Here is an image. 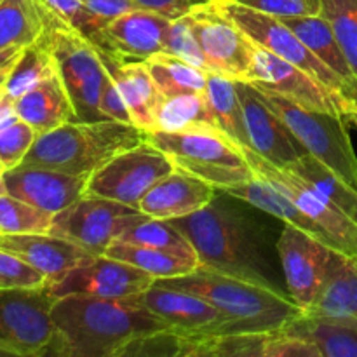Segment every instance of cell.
<instances>
[{
    "mask_svg": "<svg viewBox=\"0 0 357 357\" xmlns=\"http://www.w3.org/2000/svg\"><path fill=\"white\" fill-rule=\"evenodd\" d=\"M227 194L215 195L208 206L181 218L167 220L188 239L201 267L286 291L278 243H271L261 220L250 202Z\"/></svg>",
    "mask_w": 357,
    "mask_h": 357,
    "instance_id": "cell-1",
    "label": "cell"
},
{
    "mask_svg": "<svg viewBox=\"0 0 357 357\" xmlns=\"http://www.w3.org/2000/svg\"><path fill=\"white\" fill-rule=\"evenodd\" d=\"M54 337L47 356L119 357L131 342L173 330L135 298L66 295L52 305Z\"/></svg>",
    "mask_w": 357,
    "mask_h": 357,
    "instance_id": "cell-2",
    "label": "cell"
},
{
    "mask_svg": "<svg viewBox=\"0 0 357 357\" xmlns=\"http://www.w3.org/2000/svg\"><path fill=\"white\" fill-rule=\"evenodd\" d=\"M155 282L201 296L218 309L222 323L213 335L282 330L303 314L288 293L275 291L267 286L222 274L201 265L190 274L159 279Z\"/></svg>",
    "mask_w": 357,
    "mask_h": 357,
    "instance_id": "cell-3",
    "label": "cell"
},
{
    "mask_svg": "<svg viewBox=\"0 0 357 357\" xmlns=\"http://www.w3.org/2000/svg\"><path fill=\"white\" fill-rule=\"evenodd\" d=\"M146 139L149 132L128 122L70 121L38 135L20 166L89 178L108 160Z\"/></svg>",
    "mask_w": 357,
    "mask_h": 357,
    "instance_id": "cell-4",
    "label": "cell"
},
{
    "mask_svg": "<svg viewBox=\"0 0 357 357\" xmlns=\"http://www.w3.org/2000/svg\"><path fill=\"white\" fill-rule=\"evenodd\" d=\"M44 40L54 58L56 73L75 108L77 121H107L100 110V98L110 73L96 45L52 13Z\"/></svg>",
    "mask_w": 357,
    "mask_h": 357,
    "instance_id": "cell-5",
    "label": "cell"
},
{
    "mask_svg": "<svg viewBox=\"0 0 357 357\" xmlns=\"http://www.w3.org/2000/svg\"><path fill=\"white\" fill-rule=\"evenodd\" d=\"M149 142L162 150L176 169L208 181L216 190L255 178L243 150L222 132L153 131L149 132Z\"/></svg>",
    "mask_w": 357,
    "mask_h": 357,
    "instance_id": "cell-6",
    "label": "cell"
},
{
    "mask_svg": "<svg viewBox=\"0 0 357 357\" xmlns=\"http://www.w3.org/2000/svg\"><path fill=\"white\" fill-rule=\"evenodd\" d=\"M260 93L268 107L298 139L303 150L333 169L357 190V155L349 135L351 124L347 119L326 112L309 110L279 94Z\"/></svg>",
    "mask_w": 357,
    "mask_h": 357,
    "instance_id": "cell-7",
    "label": "cell"
},
{
    "mask_svg": "<svg viewBox=\"0 0 357 357\" xmlns=\"http://www.w3.org/2000/svg\"><path fill=\"white\" fill-rule=\"evenodd\" d=\"M213 2L251 38L255 45L267 49L268 52L275 54L278 58L298 66L300 70H303L310 77L319 80L321 84L338 91V93L357 103L356 87L351 86L347 80L342 79L338 73H335L330 66L324 65L296 37L295 31L289 26H286L279 17L251 9V7L236 2V0H213Z\"/></svg>",
    "mask_w": 357,
    "mask_h": 357,
    "instance_id": "cell-8",
    "label": "cell"
},
{
    "mask_svg": "<svg viewBox=\"0 0 357 357\" xmlns=\"http://www.w3.org/2000/svg\"><path fill=\"white\" fill-rule=\"evenodd\" d=\"M49 286L0 288V356L44 357L54 337Z\"/></svg>",
    "mask_w": 357,
    "mask_h": 357,
    "instance_id": "cell-9",
    "label": "cell"
},
{
    "mask_svg": "<svg viewBox=\"0 0 357 357\" xmlns=\"http://www.w3.org/2000/svg\"><path fill=\"white\" fill-rule=\"evenodd\" d=\"M176 169L173 160L149 139L108 160L87 180L86 195L138 208L162 178Z\"/></svg>",
    "mask_w": 357,
    "mask_h": 357,
    "instance_id": "cell-10",
    "label": "cell"
},
{
    "mask_svg": "<svg viewBox=\"0 0 357 357\" xmlns=\"http://www.w3.org/2000/svg\"><path fill=\"white\" fill-rule=\"evenodd\" d=\"M149 216L138 208L103 197L84 195L52 216L49 234L72 241L93 255H105L107 248L126 230Z\"/></svg>",
    "mask_w": 357,
    "mask_h": 357,
    "instance_id": "cell-11",
    "label": "cell"
},
{
    "mask_svg": "<svg viewBox=\"0 0 357 357\" xmlns=\"http://www.w3.org/2000/svg\"><path fill=\"white\" fill-rule=\"evenodd\" d=\"M241 150L253 169L255 176L261 178L272 187L278 188L279 192L288 195L305 215H309L317 225L323 227L337 244V251L349 255V257H357V222H354L347 213L342 211L314 185H310L309 181L300 178L293 171L274 166L261 155L255 153L253 150Z\"/></svg>",
    "mask_w": 357,
    "mask_h": 357,
    "instance_id": "cell-12",
    "label": "cell"
},
{
    "mask_svg": "<svg viewBox=\"0 0 357 357\" xmlns=\"http://www.w3.org/2000/svg\"><path fill=\"white\" fill-rule=\"evenodd\" d=\"M250 84L264 93L279 94L309 110L342 115L345 119L357 112L356 101L258 45L255 49V68Z\"/></svg>",
    "mask_w": 357,
    "mask_h": 357,
    "instance_id": "cell-13",
    "label": "cell"
},
{
    "mask_svg": "<svg viewBox=\"0 0 357 357\" xmlns=\"http://www.w3.org/2000/svg\"><path fill=\"white\" fill-rule=\"evenodd\" d=\"M187 20L211 66V72L250 82L257 49L251 38L223 14L215 2L195 7L187 14Z\"/></svg>",
    "mask_w": 357,
    "mask_h": 357,
    "instance_id": "cell-14",
    "label": "cell"
},
{
    "mask_svg": "<svg viewBox=\"0 0 357 357\" xmlns=\"http://www.w3.org/2000/svg\"><path fill=\"white\" fill-rule=\"evenodd\" d=\"M278 253L286 291L305 312L326 281L335 250L310 234L282 223L278 237Z\"/></svg>",
    "mask_w": 357,
    "mask_h": 357,
    "instance_id": "cell-15",
    "label": "cell"
},
{
    "mask_svg": "<svg viewBox=\"0 0 357 357\" xmlns=\"http://www.w3.org/2000/svg\"><path fill=\"white\" fill-rule=\"evenodd\" d=\"M155 282L152 275L126 261L107 255H96L63 274L58 281L47 282L49 291L61 298L66 295H86L98 298L126 300L139 295Z\"/></svg>",
    "mask_w": 357,
    "mask_h": 357,
    "instance_id": "cell-16",
    "label": "cell"
},
{
    "mask_svg": "<svg viewBox=\"0 0 357 357\" xmlns=\"http://www.w3.org/2000/svg\"><path fill=\"white\" fill-rule=\"evenodd\" d=\"M236 84L243 103L250 150L278 167H288L289 164L305 155L307 152L303 146L278 117V114L268 107L264 94L250 82L236 80Z\"/></svg>",
    "mask_w": 357,
    "mask_h": 357,
    "instance_id": "cell-17",
    "label": "cell"
},
{
    "mask_svg": "<svg viewBox=\"0 0 357 357\" xmlns=\"http://www.w3.org/2000/svg\"><path fill=\"white\" fill-rule=\"evenodd\" d=\"M171 20L145 9H132L93 33L89 40L119 59L146 61L164 51Z\"/></svg>",
    "mask_w": 357,
    "mask_h": 357,
    "instance_id": "cell-18",
    "label": "cell"
},
{
    "mask_svg": "<svg viewBox=\"0 0 357 357\" xmlns=\"http://www.w3.org/2000/svg\"><path fill=\"white\" fill-rule=\"evenodd\" d=\"M87 180L44 167L17 166L6 171L3 187L7 194L56 215L86 195Z\"/></svg>",
    "mask_w": 357,
    "mask_h": 357,
    "instance_id": "cell-19",
    "label": "cell"
},
{
    "mask_svg": "<svg viewBox=\"0 0 357 357\" xmlns=\"http://www.w3.org/2000/svg\"><path fill=\"white\" fill-rule=\"evenodd\" d=\"M132 298L180 333L213 335L222 323V314L204 298L157 282Z\"/></svg>",
    "mask_w": 357,
    "mask_h": 357,
    "instance_id": "cell-20",
    "label": "cell"
},
{
    "mask_svg": "<svg viewBox=\"0 0 357 357\" xmlns=\"http://www.w3.org/2000/svg\"><path fill=\"white\" fill-rule=\"evenodd\" d=\"M0 250L21 258L54 282L96 255L52 234H0Z\"/></svg>",
    "mask_w": 357,
    "mask_h": 357,
    "instance_id": "cell-21",
    "label": "cell"
},
{
    "mask_svg": "<svg viewBox=\"0 0 357 357\" xmlns=\"http://www.w3.org/2000/svg\"><path fill=\"white\" fill-rule=\"evenodd\" d=\"M98 52L131 112L132 124L146 132L155 131L157 115L164 103V96L153 82L145 61L119 59L101 49H98Z\"/></svg>",
    "mask_w": 357,
    "mask_h": 357,
    "instance_id": "cell-22",
    "label": "cell"
},
{
    "mask_svg": "<svg viewBox=\"0 0 357 357\" xmlns=\"http://www.w3.org/2000/svg\"><path fill=\"white\" fill-rule=\"evenodd\" d=\"M215 195L216 188L208 181L174 169L142 199L138 209L149 218L174 220L202 209Z\"/></svg>",
    "mask_w": 357,
    "mask_h": 357,
    "instance_id": "cell-23",
    "label": "cell"
},
{
    "mask_svg": "<svg viewBox=\"0 0 357 357\" xmlns=\"http://www.w3.org/2000/svg\"><path fill=\"white\" fill-rule=\"evenodd\" d=\"M305 314L357 328V257L335 251L326 281Z\"/></svg>",
    "mask_w": 357,
    "mask_h": 357,
    "instance_id": "cell-24",
    "label": "cell"
},
{
    "mask_svg": "<svg viewBox=\"0 0 357 357\" xmlns=\"http://www.w3.org/2000/svg\"><path fill=\"white\" fill-rule=\"evenodd\" d=\"M14 108L17 117L30 124L37 135L51 131L65 122L77 121L75 108L58 73L14 100Z\"/></svg>",
    "mask_w": 357,
    "mask_h": 357,
    "instance_id": "cell-25",
    "label": "cell"
},
{
    "mask_svg": "<svg viewBox=\"0 0 357 357\" xmlns=\"http://www.w3.org/2000/svg\"><path fill=\"white\" fill-rule=\"evenodd\" d=\"M225 192L227 194L234 195V197L250 202V204L261 209V211L268 213V215L274 216L279 222L288 223V225H293L296 227V229L303 230V232L310 234L312 237L323 241L326 246L333 248V250L337 251V244H335V241L331 239V236L323 229V227L317 225L309 215H305L288 195L279 192L278 188L272 187L271 183H267V181L261 180V178L255 176L253 180L246 181V183L236 185V187L227 188Z\"/></svg>",
    "mask_w": 357,
    "mask_h": 357,
    "instance_id": "cell-26",
    "label": "cell"
},
{
    "mask_svg": "<svg viewBox=\"0 0 357 357\" xmlns=\"http://www.w3.org/2000/svg\"><path fill=\"white\" fill-rule=\"evenodd\" d=\"M282 330L312 344L319 357H357V328L351 324L303 312Z\"/></svg>",
    "mask_w": 357,
    "mask_h": 357,
    "instance_id": "cell-27",
    "label": "cell"
},
{
    "mask_svg": "<svg viewBox=\"0 0 357 357\" xmlns=\"http://www.w3.org/2000/svg\"><path fill=\"white\" fill-rule=\"evenodd\" d=\"M51 10L40 0H3L0 3V51L26 47L45 33Z\"/></svg>",
    "mask_w": 357,
    "mask_h": 357,
    "instance_id": "cell-28",
    "label": "cell"
},
{
    "mask_svg": "<svg viewBox=\"0 0 357 357\" xmlns=\"http://www.w3.org/2000/svg\"><path fill=\"white\" fill-rule=\"evenodd\" d=\"M286 26L295 31L296 37L335 73L347 80L357 89V77L352 72L347 61V56L342 51L330 23L321 14L317 16H296V17H279Z\"/></svg>",
    "mask_w": 357,
    "mask_h": 357,
    "instance_id": "cell-29",
    "label": "cell"
},
{
    "mask_svg": "<svg viewBox=\"0 0 357 357\" xmlns=\"http://www.w3.org/2000/svg\"><path fill=\"white\" fill-rule=\"evenodd\" d=\"M155 131H213L225 135L213 114L206 93L166 98L157 115Z\"/></svg>",
    "mask_w": 357,
    "mask_h": 357,
    "instance_id": "cell-30",
    "label": "cell"
},
{
    "mask_svg": "<svg viewBox=\"0 0 357 357\" xmlns=\"http://www.w3.org/2000/svg\"><path fill=\"white\" fill-rule=\"evenodd\" d=\"M145 65L164 100L181 94L206 93L209 72L190 65L176 56L159 52L146 59Z\"/></svg>",
    "mask_w": 357,
    "mask_h": 357,
    "instance_id": "cell-31",
    "label": "cell"
},
{
    "mask_svg": "<svg viewBox=\"0 0 357 357\" xmlns=\"http://www.w3.org/2000/svg\"><path fill=\"white\" fill-rule=\"evenodd\" d=\"M105 255L146 272L155 281L180 278V275L190 274L192 271L199 267V260H195V258L180 257V255L167 253V251L126 243H112L105 251Z\"/></svg>",
    "mask_w": 357,
    "mask_h": 357,
    "instance_id": "cell-32",
    "label": "cell"
},
{
    "mask_svg": "<svg viewBox=\"0 0 357 357\" xmlns=\"http://www.w3.org/2000/svg\"><path fill=\"white\" fill-rule=\"evenodd\" d=\"M206 94L213 114L227 138L232 139L239 149H250L246 126H244L243 103L237 93L236 80L222 73L209 72Z\"/></svg>",
    "mask_w": 357,
    "mask_h": 357,
    "instance_id": "cell-33",
    "label": "cell"
},
{
    "mask_svg": "<svg viewBox=\"0 0 357 357\" xmlns=\"http://www.w3.org/2000/svg\"><path fill=\"white\" fill-rule=\"evenodd\" d=\"M286 169L293 171L300 178L314 185L321 194L326 195L333 204H337L342 211L347 213L354 222H357V190H354L344 178L338 176L333 169L324 166L310 153L302 155L298 160L289 164Z\"/></svg>",
    "mask_w": 357,
    "mask_h": 357,
    "instance_id": "cell-34",
    "label": "cell"
},
{
    "mask_svg": "<svg viewBox=\"0 0 357 357\" xmlns=\"http://www.w3.org/2000/svg\"><path fill=\"white\" fill-rule=\"evenodd\" d=\"M52 75H56V63L42 35L37 42L23 49L20 59L7 77L3 91L13 100H17L31 87Z\"/></svg>",
    "mask_w": 357,
    "mask_h": 357,
    "instance_id": "cell-35",
    "label": "cell"
},
{
    "mask_svg": "<svg viewBox=\"0 0 357 357\" xmlns=\"http://www.w3.org/2000/svg\"><path fill=\"white\" fill-rule=\"evenodd\" d=\"M115 243L153 248V250L167 251V253L197 260V255H195L194 248L188 243L187 237L167 220L145 218L143 222L136 223L135 227L126 230Z\"/></svg>",
    "mask_w": 357,
    "mask_h": 357,
    "instance_id": "cell-36",
    "label": "cell"
},
{
    "mask_svg": "<svg viewBox=\"0 0 357 357\" xmlns=\"http://www.w3.org/2000/svg\"><path fill=\"white\" fill-rule=\"evenodd\" d=\"M52 216L7 192L0 194V234H47Z\"/></svg>",
    "mask_w": 357,
    "mask_h": 357,
    "instance_id": "cell-37",
    "label": "cell"
},
{
    "mask_svg": "<svg viewBox=\"0 0 357 357\" xmlns=\"http://www.w3.org/2000/svg\"><path fill=\"white\" fill-rule=\"evenodd\" d=\"M321 16L330 23L357 77V0H321Z\"/></svg>",
    "mask_w": 357,
    "mask_h": 357,
    "instance_id": "cell-38",
    "label": "cell"
},
{
    "mask_svg": "<svg viewBox=\"0 0 357 357\" xmlns=\"http://www.w3.org/2000/svg\"><path fill=\"white\" fill-rule=\"evenodd\" d=\"M162 52L176 56V58L183 59V61L190 63L194 66H199V68L206 70V72H211V66H209L208 59H206L204 52H202L201 45H199L197 37L192 31L187 16H181L178 20L171 21L169 33H167L166 45H164Z\"/></svg>",
    "mask_w": 357,
    "mask_h": 357,
    "instance_id": "cell-39",
    "label": "cell"
},
{
    "mask_svg": "<svg viewBox=\"0 0 357 357\" xmlns=\"http://www.w3.org/2000/svg\"><path fill=\"white\" fill-rule=\"evenodd\" d=\"M37 136V131L21 119L0 129V162L6 169H14L23 162Z\"/></svg>",
    "mask_w": 357,
    "mask_h": 357,
    "instance_id": "cell-40",
    "label": "cell"
},
{
    "mask_svg": "<svg viewBox=\"0 0 357 357\" xmlns=\"http://www.w3.org/2000/svg\"><path fill=\"white\" fill-rule=\"evenodd\" d=\"M138 9L135 0H86V13L77 30L89 38L122 14Z\"/></svg>",
    "mask_w": 357,
    "mask_h": 357,
    "instance_id": "cell-41",
    "label": "cell"
},
{
    "mask_svg": "<svg viewBox=\"0 0 357 357\" xmlns=\"http://www.w3.org/2000/svg\"><path fill=\"white\" fill-rule=\"evenodd\" d=\"M44 284L47 279L37 268L0 250V288H38Z\"/></svg>",
    "mask_w": 357,
    "mask_h": 357,
    "instance_id": "cell-42",
    "label": "cell"
},
{
    "mask_svg": "<svg viewBox=\"0 0 357 357\" xmlns=\"http://www.w3.org/2000/svg\"><path fill=\"white\" fill-rule=\"evenodd\" d=\"M236 2L275 17L317 16V14H321V0H236Z\"/></svg>",
    "mask_w": 357,
    "mask_h": 357,
    "instance_id": "cell-43",
    "label": "cell"
},
{
    "mask_svg": "<svg viewBox=\"0 0 357 357\" xmlns=\"http://www.w3.org/2000/svg\"><path fill=\"white\" fill-rule=\"evenodd\" d=\"M208 2H211V0H135L138 9L152 10V13L160 14L171 21L187 16L195 7L204 6Z\"/></svg>",
    "mask_w": 357,
    "mask_h": 357,
    "instance_id": "cell-44",
    "label": "cell"
},
{
    "mask_svg": "<svg viewBox=\"0 0 357 357\" xmlns=\"http://www.w3.org/2000/svg\"><path fill=\"white\" fill-rule=\"evenodd\" d=\"M100 110L105 115V119H112V121L119 122H128L132 124L131 112H129L128 105H126L124 98H122L121 91H119L117 84L114 82V79H108V82L105 84L103 93L100 98Z\"/></svg>",
    "mask_w": 357,
    "mask_h": 357,
    "instance_id": "cell-45",
    "label": "cell"
},
{
    "mask_svg": "<svg viewBox=\"0 0 357 357\" xmlns=\"http://www.w3.org/2000/svg\"><path fill=\"white\" fill-rule=\"evenodd\" d=\"M58 20L77 30L86 13V0H40Z\"/></svg>",
    "mask_w": 357,
    "mask_h": 357,
    "instance_id": "cell-46",
    "label": "cell"
},
{
    "mask_svg": "<svg viewBox=\"0 0 357 357\" xmlns=\"http://www.w3.org/2000/svg\"><path fill=\"white\" fill-rule=\"evenodd\" d=\"M17 119L20 117H17L16 108H14V100L2 89L0 91V129L7 128Z\"/></svg>",
    "mask_w": 357,
    "mask_h": 357,
    "instance_id": "cell-47",
    "label": "cell"
},
{
    "mask_svg": "<svg viewBox=\"0 0 357 357\" xmlns=\"http://www.w3.org/2000/svg\"><path fill=\"white\" fill-rule=\"evenodd\" d=\"M23 49L24 47H9L0 51V75L9 73L10 70H13V66L16 65V61L20 59Z\"/></svg>",
    "mask_w": 357,
    "mask_h": 357,
    "instance_id": "cell-48",
    "label": "cell"
},
{
    "mask_svg": "<svg viewBox=\"0 0 357 357\" xmlns=\"http://www.w3.org/2000/svg\"><path fill=\"white\" fill-rule=\"evenodd\" d=\"M6 166L0 162V194H6V187H3V174H6Z\"/></svg>",
    "mask_w": 357,
    "mask_h": 357,
    "instance_id": "cell-49",
    "label": "cell"
},
{
    "mask_svg": "<svg viewBox=\"0 0 357 357\" xmlns=\"http://www.w3.org/2000/svg\"><path fill=\"white\" fill-rule=\"evenodd\" d=\"M347 121H349V124H351V126H354V128L357 129V112H356V114L349 115V117H347Z\"/></svg>",
    "mask_w": 357,
    "mask_h": 357,
    "instance_id": "cell-50",
    "label": "cell"
},
{
    "mask_svg": "<svg viewBox=\"0 0 357 357\" xmlns=\"http://www.w3.org/2000/svg\"><path fill=\"white\" fill-rule=\"evenodd\" d=\"M3 89V87H0V91H2Z\"/></svg>",
    "mask_w": 357,
    "mask_h": 357,
    "instance_id": "cell-51",
    "label": "cell"
},
{
    "mask_svg": "<svg viewBox=\"0 0 357 357\" xmlns=\"http://www.w3.org/2000/svg\"><path fill=\"white\" fill-rule=\"evenodd\" d=\"M3 2V0H0V3H2Z\"/></svg>",
    "mask_w": 357,
    "mask_h": 357,
    "instance_id": "cell-52",
    "label": "cell"
},
{
    "mask_svg": "<svg viewBox=\"0 0 357 357\" xmlns=\"http://www.w3.org/2000/svg\"><path fill=\"white\" fill-rule=\"evenodd\" d=\"M211 2H213V0H211Z\"/></svg>",
    "mask_w": 357,
    "mask_h": 357,
    "instance_id": "cell-53",
    "label": "cell"
}]
</instances>
